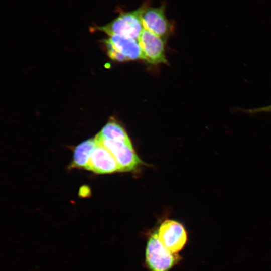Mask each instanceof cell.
Instances as JSON below:
<instances>
[{
	"label": "cell",
	"mask_w": 271,
	"mask_h": 271,
	"mask_svg": "<svg viewBox=\"0 0 271 271\" xmlns=\"http://www.w3.org/2000/svg\"><path fill=\"white\" fill-rule=\"evenodd\" d=\"M145 4L136 10L120 13L110 23L103 26L96 27L97 30L109 36L116 35L138 40L144 30L142 15Z\"/></svg>",
	"instance_id": "1"
},
{
	"label": "cell",
	"mask_w": 271,
	"mask_h": 271,
	"mask_svg": "<svg viewBox=\"0 0 271 271\" xmlns=\"http://www.w3.org/2000/svg\"><path fill=\"white\" fill-rule=\"evenodd\" d=\"M181 259L177 253L171 252L163 245L157 231L149 235L145 251V263L149 271H170Z\"/></svg>",
	"instance_id": "2"
},
{
	"label": "cell",
	"mask_w": 271,
	"mask_h": 271,
	"mask_svg": "<svg viewBox=\"0 0 271 271\" xmlns=\"http://www.w3.org/2000/svg\"><path fill=\"white\" fill-rule=\"evenodd\" d=\"M96 143L104 146L114 157L119 172H129L137 169L142 162L137 155L130 140H109L95 137Z\"/></svg>",
	"instance_id": "3"
},
{
	"label": "cell",
	"mask_w": 271,
	"mask_h": 271,
	"mask_svg": "<svg viewBox=\"0 0 271 271\" xmlns=\"http://www.w3.org/2000/svg\"><path fill=\"white\" fill-rule=\"evenodd\" d=\"M104 43L109 57L114 61L144 60L138 40L116 35L109 36Z\"/></svg>",
	"instance_id": "4"
},
{
	"label": "cell",
	"mask_w": 271,
	"mask_h": 271,
	"mask_svg": "<svg viewBox=\"0 0 271 271\" xmlns=\"http://www.w3.org/2000/svg\"><path fill=\"white\" fill-rule=\"evenodd\" d=\"M158 238L163 245L173 253H177L187 242V234L184 226L171 219L163 221L157 230Z\"/></svg>",
	"instance_id": "5"
},
{
	"label": "cell",
	"mask_w": 271,
	"mask_h": 271,
	"mask_svg": "<svg viewBox=\"0 0 271 271\" xmlns=\"http://www.w3.org/2000/svg\"><path fill=\"white\" fill-rule=\"evenodd\" d=\"M144 29L162 38L167 36L171 29V25L165 15V6L152 7L145 4L142 15Z\"/></svg>",
	"instance_id": "6"
},
{
	"label": "cell",
	"mask_w": 271,
	"mask_h": 271,
	"mask_svg": "<svg viewBox=\"0 0 271 271\" xmlns=\"http://www.w3.org/2000/svg\"><path fill=\"white\" fill-rule=\"evenodd\" d=\"M138 40L145 60L152 64L167 62L164 42L161 37L144 29Z\"/></svg>",
	"instance_id": "7"
},
{
	"label": "cell",
	"mask_w": 271,
	"mask_h": 271,
	"mask_svg": "<svg viewBox=\"0 0 271 271\" xmlns=\"http://www.w3.org/2000/svg\"><path fill=\"white\" fill-rule=\"evenodd\" d=\"M85 169L98 174L119 172V166L113 156L104 146L98 143Z\"/></svg>",
	"instance_id": "8"
},
{
	"label": "cell",
	"mask_w": 271,
	"mask_h": 271,
	"mask_svg": "<svg viewBox=\"0 0 271 271\" xmlns=\"http://www.w3.org/2000/svg\"><path fill=\"white\" fill-rule=\"evenodd\" d=\"M96 145L94 138L87 139L77 145L74 150L73 160L70 167L85 169Z\"/></svg>",
	"instance_id": "9"
},
{
	"label": "cell",
	"mask_w": 271,
	"mask_h": 271,
	"mask_svg": "<svg viewBox=\"0 0 271 271\" xmlns=\"http://www.w3.org/2000/svg\"><path fill=\"white\" fill-rule=\"evenodd\" d=\"M97 138L109 140H129L124 128L113 120L108 121L95 136Z\"/></svg>",
	"instance_id": "10"
},
{
	"label": "cell",
	"mask_w": 271,
	"mask_h": 271,
	"mask_svg": "<svg viewBox=\"0 0 271 271\" xmlns=\"http://www.w3.org/2000/svg\"><path fill=\"white\" fill-rule=\"evenodd\" d=\"M242 111L244 112L253 114L260 112H269L271 113V104L266 106L259 108H255L248 109H244Z\"/></svg>",
	"instance_id": "11"
},
{
	"label": "cell",
	"mask_w": 271,
	"mask_h": 271,
	"mask_svg": "<svg viewBox=\"0 0 271 271\" xmlns=\"http://www.w3.org/2000/svg\"><path fill=\"white\" fill-rule=\"evenodd\" d=\"M90 189L87 186H83L80 188L79 191V195L82 197H88L89 195H90Z\"/></svg>",
	"instance_id": "12"
}]
</instances>
